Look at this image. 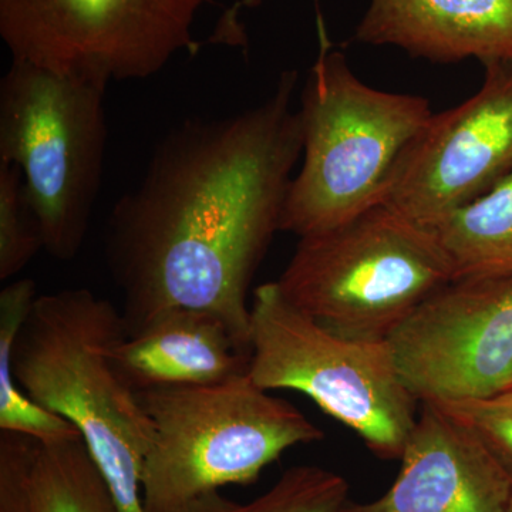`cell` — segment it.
Segmentation results:
<instances>
[{"label":"cell","instance_id":"obj_12","mask_svg":"<svg viewBox=\"0 0 512 512\" xmlns=\"http://www.w3.org/2000/svg\"><path fill=\"white\" fill-rule=\"evenodd\" d=\"M355 40L434 63L512 60V0H370Z\"/></svg>","mask_w":512,"mask_h":512},{"label":"cell","instance_id":"obj_15","mask_svg":"<svg viewBox=\"0 0 512 512\" xmlns=\"http://www.w3.org/2000/svg\"><path fill=\"white\" fill-rule=\"evenodd\" d=\"M30 498L33 512H121L80 434L37 443Z\"/></svg>","mask_w":512,"mask_h":512},{"label":"cell","instance_id":"obj_18","mask_svg":"<svg viewBox=\"0 0 512 512\" xmlns=\"http://www.w3.org/2000/svg\"><path fill=\"white\" fill-rule=\"evenodd\" d=\"M430 404L473 431L512 477V389L487 399Z\"/></svg>","mask_w":512,"mask_h":512},{"label":"cell","instance_id":"obj_13","mask_svg":"<svg viewBox=\"0 0 512 512\" xmlns=\"http://www.w3.org/2000/svg\"><path fill=\"white\" fill-rule=\"evenodd\" d=\"M114 363L121 379L137 393L245 375L251 349L217 313L170 308L128 335L116 349Z\"/></svg>","mask_w":512,"mask_h":512},{"label":"cell","instance_id":"obj_14","mask_svg":"<svg viewBox=\"0 0 512 512\" xmlns=\"http://www.w3.org/2000/svg\"><path fill=\"white\" fill-rule=\"evenodd\" d=\"M430 229L456 278L512 274V173Z\"/></svg>","mask_w":512,"mask_h":512},{"label":"cell","instance_id":"obj_16","mask_svg":"<svg viewBox=\"0 0 512 512\" xmlns=\"http://www.w3.org/2000/svg\"><path fill=\"white\" fill-rule=\"evenodd\" d=\"M349 501V483L338 473L296 466L249 503L229 500L220 491L202 495L183 512H340Z\"/></svg>","mask_w":512,"mask_h":512},{"label":"cell","instance_id":"obj_21","mask_svg":"<svg viewBox=\"0 0 512 512\" xmlns=\"http://www.w3.org/2000/svg\"><path fill=\"white\" fill-rule=\"evenodd\" d=\"M508 512H512V501H511V505H510V510H508Z\"/></svg>","mask_w":512,"mask_h":512},{"label":"cell","instance_id":"obj_7","mask_svg":"<svg viewBox=\"0 0 512 512\" xmlns=\"http://www.w3.org/2000/svg\"><path fill=\"white\" fill-rule=\"evenodd\" d=\"M249 376L264 390L308 396L375 456L402 457L417 416L386 342L343 338L289 303L276 282L251 303Z\"/></svg>","mask_w":512,"mask_h":512},{"label":"cell","instance_id":"obj_6","mask_svg":"<svg viewBox=\"0 0 512 512\" xmlns=\"http://www.w3.org/2000/svg\"><path fill=\"white\" fill-rule=\"evenodd\" d=\"M107 86L20 60L0 82V163L19 168L43 249L59 261L79 254L99 197Z\"/></svg>","mask_w":512,"mask_h":512},{"label":"cell","instance_id":"obj_3","mask_svg":"<svg viewBox=\"0 0 512 512\" xmlns=\"http://www.w3.org/2000/svg\"><path fill=\"white\" fill-rule=\"evenodd\" d=\"M319 55L302 93L303 164L292 178L281 231L299 238L345 224L379 202L394 164L433 116L430 101L363 83L333 49L316 5Z\"/></svg>","mask_w":512,"mask_h":512},{"label":"cell","instance_id":"obj_1","mask_svg":"<svg viewBox=\"0 0 512 512\" xmlns=\"http://www.w3.org/2000/svg\"><path fill=\"white\" fill-rule=\"evenodd\" d=\"M298 73L259 106L194 119L158 144L143 180L114 205L106 262L127 336L170 308L220 315L251 349L248 289L276 231L302 156Z\"/></svg>","mask_w":512,"mask_h":512},{"label":"cell","instance_id":"obj_5","mask_svg":"<svg viewBox=\"0 0 512 512\" xmlns=\"http://www.w3.org/2000/svg\"><path fill=\"white\" fill-rule=\"evenodd\" d=\"M454 278L433 229L376 204L339 227L299 238L276 284L286 301L343 338L386 342Z\"/></svg>","mask_w":512,"mask_h":512},{"label":"cell","instance_id":"obj_2","mask_svg":"<svg viewBox=\"0 0 512 512\" xmlns=\"http://www.w3.org/2000/svg\"><path fill=\"white\" fill-rule=\"evenodd\" d=\"M123 313L89 289L36 295L23 278L0 292V431L37 441L79 431L121 512H144L141 467L151 424L114 353Z\"/></svg>","mask_w":512,"mask_h":512},{"label":"cell","instance_id":"obj_17","mask_svg":"<svg viewBox=\"0 0 512 512\" xmlns=\"http://www.w3.org/2000/svg\"><path fill=\"white\" fill-rule=\"evenodd\" d=\"M43 249L39 225L28 198L22 173L0 163V279L8 281Z\"/></svg>","mask_w":512,"mask_h":512},{"label":"cell","instance_id":"obj_19","mask_svg":"<svg viewBox=\"0 0 512 512\" xmlns=\"http://www.w3.org/2000/svg\"><path fill=\"white\" fill-rule=\"evenodd\" d=\"M39 441L0 431V512H33L30 473Z\"/></svg>","mask_w":512,"mask_h":512},{"label":"cell","instance_id":"obj_4","mask_svg":"<svg viewBox=\"0 0 512 512\" xmlns=\"http://www.w3.org/2000/svg\"><path fill=\"white\" fill-rule=\"evenodd\" d=\"M151 424L141 467L144 512H183L225 485H247L289 448L325 437L249 373L212 384L137 392Z\"/></svg>","mask_w":512,"mask_h":512},{"label":"cell","instance_id":"obj_11","mask_svg":"<svg viewBox=\"0 0 512 512\" xmlns=\"http://www.w3.org/2000/svg\"><path fill=\"white\" fill-rule=\"evenodd\" d=\"M392 487L340 512H508L512 477L473 431L421 403Z\"/></svg>","mask_w":512,"mask_h":512},{"label":"cell","instance_id":"obj_8","mask_svg":"<svg viewBox=\"0 0 512 512\" xmlns=\"http://www.w3.org/2000/svg\"><path fill=\"white\" fill-rule=\"evenodd\" d=\"M208 0H0L13 60L109 84L144 80L178 53L197 55Z\"/></svg>","mask_w":512,"mask_h":512},{"label":"cell","instance_id":"obj_9","mask_svg":"<svg viewBox=\"0 0 512 512\" xmlns=\"http://www.w3.org/2000/svg\"><path fill=\"white\" fill-rule=\"evenodd\" d=\"M387 345L419 403L512 389V274L453 279L421 302Z\"/></svg>","mask_w":512,"mask_h":512},{"label":"cell","instance_id":"obj_10","mask_svg":"<svg viewBox=\"0 0 512 512\" xmlns=\"http://www.w3.org/2000/svg\"><path fill=\"white\" fill-rule=\"evenodd\" d=\"M484 67L480 90L413 138L377 204L433 228L512 173V60Z\"/></svg>","mask_w":512,"mask_h":512},{"label":"cell","instance_id":"obj_20","mask_svg":"<svg viewBox=\"0 0 512 512\" xmlns=\"http://www.w3.org/2000/svg\"><path fill=\"white\" fill-rule=\"evenodd\" d=\"M262 2L264 0H238V2H235L218 20L214 33H212L208 42L212 43V45H247L244 26L239 23V13L244 9L258 8Z\"/></svg>","mask_w":512,"mask_h":512}]
</instances>
